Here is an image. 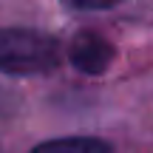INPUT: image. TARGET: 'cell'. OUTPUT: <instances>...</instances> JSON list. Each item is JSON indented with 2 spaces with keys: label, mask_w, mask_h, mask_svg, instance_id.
I'll list each match as a JSON object with an SVG mask.
<instances>
[{
  "label": "cell",
  "mask_w": 153,
  "mask_h": 153,
  "mask_svg": "<svg viewBox=\"0 0 153 153\" xmlns=\"http://www.w3.org/2000/svg\"><path fill=\"white\" fill-rule=\"evenodd\" d=\"M60 65V43L34 28L0 31V71L3 74H45Z\"/></svg>",
  "instance_id": "1"
},
{
  "label": "cell",
  "mask_w": 153,
  "mask_h": 153,
  "mask_svg": "<svg viewBox=\"0 0 153 153\" xmlns=\"http://www.w3.org/2000/svg\"><path fill=\"white\" fill-rule=\"evenodd\" d=\"M114 45L102 37L94 28H85V31H76L71 45H68V57L82 74H105L108 65L114 62Z\"/></svg>",
  "instance_id": "2"
},
{
  "label": "cell",
  "mask_w": 153,
  "mask_h": 153,
  "mask_svg": "<svg viewBox=\"0 0 153 153\" xmlns=\"http://www.w3.org/2000/svg\"><path fill=\"white\" fill-rule=\"evenodd\" d=\"M31 153H111V145L94 136H68L37 145Z\"/></svg>",
  "instance_id": "3"
},
{
  "label": "cell",
  "mask_w": 153,
  "mask_h": 153,
  "mask_svg": "<svg viewBox=\"0 0 153 153\" xmlns=\"http://www.w3.org/2000/svg\"><path fill=\"white\" fill-rule=\"evenodd\" d=\"M62 3L71 6V9H79V11H97V9H111L119 0H62Z\"/></svg>",
  "instance_id": "4"
}]
</instances>
